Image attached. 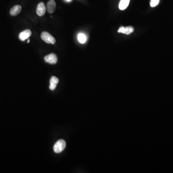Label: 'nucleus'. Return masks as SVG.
Wrapping results in <instances>:
<instances>
[{
	"instance_id": "f257e3e1",
	"label": "nucleus",
	"mask_w": 173,
	"mask_h": 173,
	"mask_svg": "<svg viewBox=\"0 0 173 173\" xmlns=\"http://www.w3.org/2000/svg\"><path fill=\"white\" fill-rule=\"evenodd\" d=\"M66 147V142L63 139H60L56 142L53 146V150L57 153L62 152Z\"/></svg>"
},
{
	"instance_id": "f03ea898",
	"label": "nucleus",
	"mask_w": 173,
	"mask_h": 173,
	"mask_svg": "<svg viewBox=\"0 0 173 173\" xmlns=\"http://www.w3.org/2000/svg\"><path fill=\"white\" fill-rule=\"evenodd\" d=\"M41 38L43 41H44L45 42L48 44H54L56 43L55 38L46 31H44L41 34Z\"/></svg>"
},
{
	"instance_id": "7ed1b4c3",
	"label": "nucleus",
	"mask_w": 173,
	"mask_h": 173,
	"mask_svg": "<svg viewBox=\"0 0 173 173\" xmlns=\"http://www.w3.org/2000/svg\"><path fill=\"white\" fill-rule=\"evenodd\" d=\"M44 61L48 64L54 65L57 62L58 58L56 54L51 53L44 57Z\"/></svg>"
},
{
	"instance_id": "20e7f679",
	"label": "nucleus",
	"mask_w": 173,
	"mask_h": 173,
	"mask_svg": "<svg viewBox=\"0 0 173 173\" xmlns=\"http://www.w3.org/2000/svg\"><path fill=\"white\" fill-rule=\"evenodd\" d=\"M46 8L44 4L42 2L39 3L37 6L36 9L37 14L39 16H43L46 13Z\"/></svg>"
},
{
	"instance_id": "39448f33",
	"label": "nucleus",
	"mask_w": 173,
	"mask_h": 173,
	"mask_svg": "<svg viewBox=\"0 0 173 173\" xmlns=\"http://www.w3.org/2000/svg\"><path fill=\"white\" fill-rule=\"evenodd\" d=\"M31 35V31L30 30H26L24 31H22L19 34V39L21 41H25L26 39L30 38Z\"/></svg>"
},
{
	"instance_id": "423d86ee",
	"label": "nucleus",
	"mask_w": 173,
	"mask_h": 173,
	"mask_svg": "<svg viewBox=\"0 0 173 173\" xmlns=\"http://www.w3.org/2000/svg\"><path fill=\"white\" fill-rule=\"evenodd\" d=\"M56 3L54 0H50L48 2L46 9L49 13L52 14L56 10Z\"/></svg>"
},
{
	"instance_id": "0eeeda50",
	"label": "nucleus",
	"mask_w": 173,
	"mask_h": 173,
	"mask_svg": "<svg viewBox=\"0 0 173 173\" xmlns=\"http://www.w3.org/2000/svg\"><path fill=\"white\" fill-rule=\"evenodd\" d=\"M134 30V28L131 26L126 27H121L118 30V32L129 35V34L132 33Z\"/></svg>"
},
{
	"instance_id": "6e6552de",
	"label": "nucleus",
	"mask_w": 173,
	"mask_h": 173,
	"mask_svg": "<svg viewBox=\"0 0 173 173\" xmlns=\"http://www.w3.org/2000/svg\"><path fill=\"white\" fill-rule=\"evenodd\" d=\"M58 82H59V79L57 77L54 76L52 77L50 80V85L49 86L50 89L51 91H53L56 89Z\"/></svg>"
},
{
	"instance_id": "1a4fd4ad",
	"label": "nucleus",
	"mask_w": 173,
	"mask_h": 173,
	"mask_svg": "<svg viewBox=\"0 0 173 173\" xmlns=\"http://www.w3.org/2000/svg\"><path fill=\"white\" fill-rule=\"evenodd\" d=\"M22 7L20 6L16 5L11 8L10 11V14L12 16H16L20 13Z\"/></svg>"
},
{
	"instance_id": "9d476101",
	"label": "nucleus",
	"mask_w": 173,
	"mask_h": 173,
	"mask_svg": "<svg viewBox=\"0 0 173 173\" xmlns=\"http://www.w3.org/2000/svg\"><path fill=\"white\" fill-rule=\"evenodd\" d=\"M130 0H121L119 3V8L121 10L126 9L129 6Z\"/></svg>"
},
{
	"instance_id": "9b49d317",
	"label": "nucleus",
	"mask_w": 173,
	"mask_h": 173,
	"mask_svg": "<svg viewBox=\"0 0 173 173\" xmlns=\"http://www.w3.org/2000/svg\"><path fill=\"white\" fill-rule=\"evenodd\" d=\"M78 41L81 44L85 43L86 41V37L83 33H79L77 36Z\"/></svg>"
},
{
	"instance_id": "f8f14e48",
	"label": "nucleus",
	"mask_w": 173,
	"mask_h": 173,
	"mask_svg": "<svg viewBox=\"0 0 173 173\" xmlns=\"http://www.w3.org/2000/svg\"><path fill=\"white\" fill-rule=\"evenodd\" d=\"M160 0H151L150 2V6L151 7H155L159 4Z\"/></svg>"
},
{
	"instance_id": "ddd939ff",
	"label": "nucleus",
	"mask_w": 173,
	"mask_h": 173,
	"mask_svg": "<svg viewBox=\"0 0 173 173\" xmlns=\"http://www.w3.org/2000/svg\"><path fill=\"white\" fill-rule=\"evenodd\" d=\"M66 1H68V2H69V1H71V0H66Z\"/></svg>"
},
{
	"instance_id": "4468645a",
	"label": "nucleus",
	"mask_w": 173,
	"mask_h": 173,
	"mask_svg": "<svg viewBox=\"0 0 173 173\" xmlns=\"http://www.w3.org/2000/svg\"><path fill=\"white\" fill-rule=\"evenodd\" d=\"M30 39H28V41H27V43H29V42H30Z\"/></svg>"
}]
</instances>
